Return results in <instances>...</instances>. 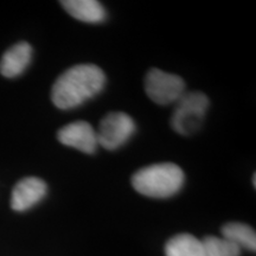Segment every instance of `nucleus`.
<instances>
[{
	"mask_svg": "<svg viewBox=\"0 0 256 256\" xmlns=\"http://www.w3.org/2000/svg\"><path fill=\"white\" fill-rule=\"evenodd\" d=\"M206 256H240L241 249L228 240L216 236H208L202 240Z\"/></svg>",
	"mask_w": 256,
	"mask_h": 256,
	"instance_id": "f8f14e48",
	"label": "nucleus"
},
{
	"mask_svg": "<svg viewBox=\"0 0 256 256\" xmlns=\"http://www.w3.org/2000/svg\"><path fill=\"white\" fill-rule=\"evenodd\" d=\"M223 238L228 240L240 249L244 248L247 250H256V234L252 226L244 223L232 222L226 223L222 228Z\"/></svg>",
	"mask_w": 256,
	"mask_h": 256,
	"instance_id": "9b49d317",
	"label": "nucleus"
},
{
	"mask_svg": "<svg viewBox=\"0 0 256 256\" xmlns=\"http://www.w3.org/2000/svg\"><path fill=\"white\" fill-rule=\"evenodd\" d=\"M104 72L95 64H78L66 70L51 89V100L60 110H74L100 94L106 86Z\"/></svg>",
	"mask_w": 256,
	"mask_h": 256,
	"instance_id": "f257e3e1",
	"label": "nucleus"
},
{
	"mask_svg": "<svg viewBox=\"0 0 256 256\" xmlns=\"http://www.w3.org/2000/svg\"><path fill=\"white\" fill-rule=\"evenodd\" d=\"M209 98L200 92H190L176 102L171 118L172 128L180 136H191L200 130L204 122Z\"/></svg>",
	"mask_w": 256,
	"mask_h": 256,
	"instance_id": "7ed1b4c3",
	"label": "nucleus"
},
{
	"mask_svg": "<svg viewBox=\"0 0 256 256\" xmlns=\"http://www.w3.org/2000/svg\"><path fill=\"white\" fill-rule=\"evenodd\" d=\"M57 139L63 145L78 150L87 154H92L98 147V134L87 121H76L60 128Z\"/></svg>",
	"mask_w": 256,
	"mask_h": 256,
	"instance_id": "423d86ee",
	"label": "nucleus"
},
{
	"mask_svg": "<svg viewBox=\"0 0 256 256\" xmlns=\"http://www.w3.org/2000/svg\"><path fill=\"white\" fill-rule=\"evenodd\" d=\"M185 182L183 170L172 162L146 166L132 177L136 192L151 198H168L182 190Z\"/></svg>",
	"mask_w": 256,
	"mask_h": 256,
	"instance_id": "f03ea898",
	"label": "nucleus"
},
{
	"mask_svg": "<svg viewBox=\"0 0 256 256\" xmlns=\"http://www.w3.org/2000/svg\"><path fill=\"white\" fill-rule=\"evenodd\" d=\"M136 122L128 114L122 112L108 113L96 130L98 146L110 151L120 148L136 133Z\"/></svg>",
	"mask_w": 256,
	"mask_h": 256,
	"instance_id": "20e7f679",
	"label": "nucleus"
},
{
	"mask_svg": "<svg viewBox=\"0 0 256 256\" xmlns=\"http://www.w3.org/2000/svg\"><path fill=\"white\" fill-rule=\"evenodd\" d=\"M48 185L37 177H26L19 180L12 191L11 208L22 212L31 209L46 197Z\"/></svg>",
	"mask_w": 256,
	"mask_h": 256,
	"instance_id": "0eeeda50",
	"label": "nucleus"
},
{
	"mask_svg": "<svg viewBox=\"0 0 256 256\" xmlns=\"http://www.w3.org/2000/svg\"><path fill=\"white\" fill-rule=\"evenodd\" d=\"M255 174L254 176H252V185H254V188H255V184H256V182H255Z\"/></svg>",
	"mask_w": 256,
	"mask_h": 256,
	"instance_id": "ddd939ff",
	"label": "nucleus"
},
{
	"mask_svg": "<svg viewBox=\"0 0 256 256\" xmlns=\"http://www.w3.org/2000/svg\"><path fill=\"white\" fill-rule=\"evenodd\" d=\"M145 92L156 104L166 106L176 104L185 94L183 78L160 69H151L146 74Z\"/></svg>",
	"mask_w": 256,
	"mask_h": 256,
	"instance_id": "39448f33",
	"label": "nucleus"
},
{
	"mask_svg": "<svg viewBox=\"0 0 256 256\" xmlns=\"http://www.w3.org/2000/svg\"><path fill=\"white\" fill-rule=\"evenodd\" d=\"M32 58V48L26 42H20L6 51L0 60V74L8 78L22 75Z\"/></svg>",
	"mask_w": 256,
	"mask_h": 256,
	"instance_id": "6e6552de",
	"label": "nucleus"
},
{
	"mask_svg": "<svg viewBox=\"0 0 256 256\" xmlns=\"http://www.w3.org/2000/svg\"><path fill=\"white\" fill-rule=\"evenodd\" d=\"M60 5L72 17L83 23L98 24L107 18L104 8L96 0H63Z\"/></svg>",
	"mask_w": 256,
	"mask_h": 256,
	"instance_id": "1a4fd4ad",
	"label": "nucleus"
},
{
	"mask_svg": "<svg viewBox=\"0 0 256 256\" xmlns=\"http://www.w3.org/2000/svg\"><path fill=\"white\" fill-rule=\"evenodd\" d=\"M166 256H206L203 243L190 234H179L165 244Z\"/></svg>",
	"mask_w": 256,
	"mask_h": 256,
	"instance_id": "9d476101",
	"label": "nucleus"
}]
</instances>
